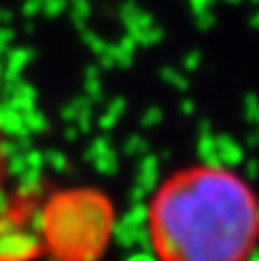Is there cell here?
<instances>
[{
  "label": "cell",
  "instance_id": "obj_1",
  "mask_svg": "<svg viewBox=\"0 0 259 261\" xmlns=\"http://www.w3.org/2000/svg\"><path fill=\"white\" fill-rule=\"evenodd\" d=\"M145 228L157 261H251L259 251V192L230 165L188 163L153 190Z\"/></svg>",
  "mask_w": 259,
  "mask_h": 261
},
{
  "label": "cell",
  "instance_id": "obj_2",
  "mask_svg": "<svg viewBox=\"0 0 259 261\" xmlns=\"http://www.w3.org/2000/svg\"><path fill=\"white\" fill-rule=\"evenodd\" d=\"M43 228L57 261H94L110 234V208L94 194H61L45 208Z\"/></svg>",
  "mask_w": 259,
  "mask_h": 261
},
{
  "label": "cell",
  "instance_id": "obj_3",
  "mask_svg": "<svg viewBox=\"0 0 259 261\" xmlns=\"http://www.w3.org/2000/svg\"><path fill=\"white\" fill-rule=\"evenodd\" d=\"M8 177V151H6V141H4V135L0 130V190L4 186Z\"/></svg>",
  "mask_w": 259,
  "mask_h": 261
}]
</instances>
